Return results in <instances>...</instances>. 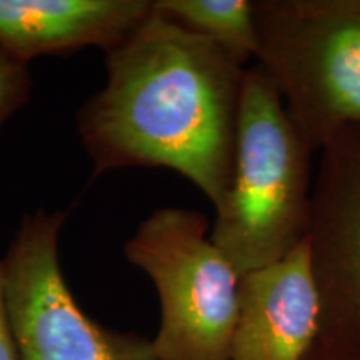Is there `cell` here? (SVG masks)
<instances>
[{
	"label": "cell",
	"instance_id": "obj_12",
	"mask_svg": "<svg viewBox=\"0 0 360 360\" xmlns=\"http://www.w3.org/2000/svg\"><path fill=\"white\" fill-rule=\"evenodd\" d=\"M307 360H360V349L350 347L339 340L321 334Z\"/></svg>",
	"mask_w": 360,
	"mask_h": 360
},
{
	"label": "cell",
	"instance_id": "obj_8",
	"mask_svg": "<svg viewBox=\"0 0 360 360\" xmlns=\"http://www.w3.org/2000/svg\"><path fill=\"white\" fill-rule=\"evenodd\" d=\"M150 12V0H0V49L25 64L85 47L107 52Z\"/></svg>",
	"mask_w": 360,
	"mask_h": 360
},
{
	"label": "cell",
	"instance_id": "obj_4",
	"mask_svg": "<svg viewBox=\"0 0 360 360\" xmlns=\"http://www.w3.org/2000/svg\"><path fill=\"white\" fill-rule=\"evenodd\" d=\"M124 252L159 295L157 359L231 360L240 276L210 240L209 219L162 207L142 220Z\"/></svg>",
	"mask_w": 360,
	"mask_h": 360
},
{
	"label": "cell",
	"instance_id": "obj_2",
	"mask_svg": "<svg viewBox=\"0 0 360 360\" xmlns=\"http://www.w3.org/2000/svg\"><path fill=\"white\" fill-rule=\"evenodd\" d=\"M312 154L272 80L259 65L247 67L231 186L210 227V240L238 276L277 262L305 240Z\"/></svg>",
	"mask_w": 360,
	"mask_h": 360
},
{
	"label": "cell",
	"instance_id": "obj_5",
	"mask_svg": "<svg viewBox=\"0 0 360 360\" xmlns=\"http://www.w3.org/2000/svg\"><path fill=\"white\" fill-rule=\"evenodd\" d=\"M67 212L25 215L2 259L19 360H159L152 339L107 328L80 309L58 262Z\"/></svg>",
	"mask_w": 360,
	"mask_h": 360
},
{
	"label": "cell",
	"instance_id": "obj_10",
	"mask_svg": "<svg viewBox=\"0 0 360 360\" xmlns=\"http://www.w3.org/2000/svg\"><path fill=\"white\" fill-rule=\"evenodd\" d=\"M30 90L29 64L0 49V127L25 105Z\"/></svg>",
	"mask_w": 360,
	"mask_h": 360
},
{
	"label": "cell",
	"instance_id": "obj_7",
	"mask_svg": "<svg viewBox=\"0 0 360 360\" xmlns=\"http://www.w3.org/2000/svg\"><path fill=\"white\" fill-rule=\"evenodd\" d=\"M321 334L307 237L283 259L242 274L231 360H307Z\"/></svg>",
	"mask_w": 360,
	"mask_h": 360
},
{
	"label": "cell",
	"instance_id": "obj_3",
	"mask_svg": "<svg viewBox=\"0 0 360 360\" xmlns=\"http://www.w3.org/2000/svg\"><path fill=\"white\" fill-rule=\"evenodd\" d=\"M257 65L321 152L360 129V0H255Z\"/></svg>",
	"mask_w": 360,
	"mask_h": 360
},
{
	"label": "cell",
	"instance_id": "obj_11",
	"mask_svg": "<svg viewBox=\"0 0 360 360\" xmlns=\"http://www.w3.org/2000/svg\"><path fill=\"white\" fill-rule=\"evenodd\" d=\"M0 360H19L17 359L15 342H13L11 319H8L2 260H0Z\"/></svg>",
	"mask_w": 360,
	"mask_h": 360
},
{
	"label": "cell",
	"instance_id": "obj_6",
	"mask_svg": "<svg viewBox=\"0 0 360 360\" xmlns=\"http://www.w3.org/2000/svg\"><path fill=\"white\" fill-rule=\"evenodd\" d=\"M307 244L322 302V335L360 349V129L321 150Z\"/></svg>",
	"mask_w": 360,
	"mask_h": 360
},
{
	"label": "cell",
	"instance_id": "obj_9",
	"mask_svg": "<svg viewBox=\"0 0 360 360\" xmlns=\"http://www.w3.org/2000/svg\"><path fill=\"white\" fill-rule=\"evenodd\" d=\"M152 7L182 29L219 45L240 65L257 58L255 0H154Z\"/></svg>",
	"mask_w": 360,
	"mask_h": 360
},
{
	"label": "cell",
	"instance_id": "obj_1",
	"mask_svg": "<svg viewBox=\"0 0 360 360\" xmlns=\"http://www.w3.org/2000/svg\"><path fill=\"white\" fill-rule=\"evenodd\" d=\"M105 87L77 114L96 174L175 170L217 209L231 186L247 67L154 7L105 52Z\"/></svg>",
	"mask_w": 360,
	"mask_h": 360
}]
</instances>
